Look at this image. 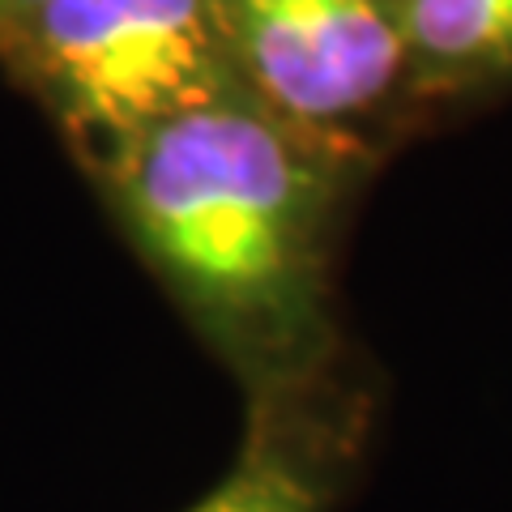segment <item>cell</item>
Instances as JSON below:
<instances>
[{
	"mask_svg": "<svg viewBox=\"0 0 512 512\" xmlns=\"http://www.w3.org/2000/svg\"><path fill=\"white\" fill-rule=\"evenodd\" d=\"M346 158V137L299 128L239 90L120 141L94 167L188 303L239 338H278L308 312Z\"/></svg>",
	"mask_w": 512,
	"mask_h": 512,
	"instance_id": "obj_1",
	"label": "cell"
},
{
	"mask_svg": "<svg viewBox=\"0 0 512 512\" xmlns=\"http://www.w3.org/2000/svg\"><path fill=\"white\" fill-rule=\"evenodd\" d=\"M0 64L90 158L244 90L210 0H43Z\"/></svg>",
	"mask_w": 512,
	"mask_h": 512,
	"instance_id": "obj_2",
	"label": "cell"
},
{
	"mask_svg": "<svg viewBox=\"0 0 512 512\" xmlns=\"http://www.w3.org/2000/svg\"><path fill=\"white\" fill-rule=\"evenodd\" d=\"M239 86L274 116L346 137L406 90V47L384 0H210Z\"/></svg>",
	"mask_w": 512,
	"mask_h": 512,
	"instance_id": "obj_3",
	"label": "cell"
},
{
	"mask_svg": "<svg viewBox=\"0 0 512 512\" xmlns=\"http://www.w3.org/2000/svg\"><path fill=\"white\" fill-rule=\"evenodd\" d=\"M406 47V90L512 82V0H384Z\"/></svg>",
	"mask_w": 512,
	"mask_h": 512,
	"instance_id": "obj_4",
	"label": "cell"
},
{
	"mask_svg": "<svg viewBox=\"0 0 512 512\" xmlns=\"http://www.w3.org/2000/svg\"><path fill=\"white\" fill-rule=\"evenodd\" d=\"M325 470L286 436H256L235 470L188 512H320Z\"/></svg>",
	"mask_w": 512,
	"mask_h": 512,
	"instance_id": "obj_5",
	"label": "cell"
},
{
	"mask_svg": "<svg viewBox=\"0 0 512 512\" xmlns=\"http://www.w3.org/2000/svg\"><path fill=\"white\" fill-rule=\"evenodd\" d=\"M39 5H43V0H0V43H5Z\"/></svg>",
	"mask_w": 512,
	"mask_h": 512,
	"instance_id": "obj_6",
	"label": "cell"
}]
</instances>
